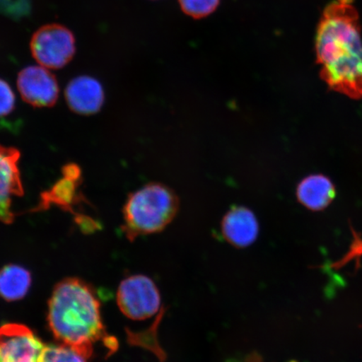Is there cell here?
I'll list each match as a JSON object with an SVG mask.
<instances>
[{
  "label": "cell",
  "instance_id": "cell-15",
  "mask_svg": "<svg viewBox=\"0 0 362 362\" xmlns=\"http://www.w3.org/2000/svg\"><path fill=\"white\" fill-rule=\"evenodd\" d=\"M179 2L187 15L201 19L214 12L219 6L220 0H179Z\"/></svg>",
  "mask_w": 362,
  "mask_h": 362
},
{
  "label": "cell",
  "instance_id": "cell-16",
  "mask_svg": "<svg viewBox=\"0 0 362 362\" xmlns=\"http://www.w3.org/2000/svg\"><path fill=\"white\" fill-rule=\"evenodd\" d=\"M16 96L11 86L0 79V117L10 115L15 108Z\"/></svg>",
  "mask_w": 362,
  "mask_h": 362
},
{
  "label": "cell",
  "instance_id": "cell-5",
  "mask_svg": "<svg viewBox=\"0 0 362 362\" xmlns=\"http://www.w3.org/2000/svg\"><path fill=\"white\" fill-rule=\"evenodd\" d=\"M117 301L122 313L133 320L151 318L161 306L156 284L144 275H133L123 280L117 291Z\"/></svg>",
  "mask_w": 362,
  "mask_h": 362
},
{
  "label": "cell",
  "instance_id": "cell-10",
  "mask_svg": "<svg viewBox=\"0 0 362 362\" xmlns=\"http://www.w3.org/2000/svg\"><path fill=\"white\" fill-rule=\"evenodd\" d=\"M259 230L256 216L245 207L233 208L221 223V232L226 241L238 248L252 245L259 236Z\"/></svg>",
  "mask_w": 362,
  "mask_h": 362
},
{
  "label": "cell",
  "instance_id": "cell-2",
  "mask_svg": "<svg viewBox=\"0 0 362 362\" xmlns=\"http://www.w3.org/2000/svg\"><path fill=\"white\" fill-rule=\"evenodd\" d=\"M47 320L57 341L90 358L102 343L115 353L119 343L104 327L101 303L94 288L83 280L68 278L57 284L48 303Z\"/></svg>",
  "mask_w": 362,
  "mask_h": 362
},
{
  "label": "cell",
  "instance_id": "cell-1",
  "mask_svg": "<svg viewBox=\"0 0 362 362\" xmlns=\"http://www.w3.org/2000/svg\"><path fill=\"white\" fill-rule=\"evenodd\" d=\"M315 52L320 78L329 90L362 98V40L358 13L337 1L325 8L317 30Z\"/></svg>",
  "mask_w": 362,
  "mask_h": 362
},
{
  "label": "cell",
  "instance_id": "cell-3",
  "mask_svg": "<svg viewBox=\"0 0 362 362\" xmlns=\"http://www.w3.org/2000/svg\"><path fill=\"white\" fill-rule=\"evenodd\" d=\"M177 197L161 184H148L130 194L124 206L123 232L129 241L160 233L177 214Z\"/></svg>",
  "mask_w": 362,
  "mask_h": 362
},
{
  "label": "cell",
  "instance_id": "cell-11",
  "mask_svg": "<svg viewBox=\"0 0 362 362\" xmlns=\"http://www.w3.org/2000/svg\"><path fill=\"white\" fill-rule=\"evenodd\" d=\"M297 198L303 206L312 211H322L336 198L334 184L327 176L313 175L303 180L297 188Z\"/></svg>",
  "mask_w": 362,
  "mask_h": 362
},
{
  "label": "cell",
  "instance_id": "cell-14",
  "mask_svg": "<svg viewBox=\"0 0 362 362\" xmlns=\"http://www.w3.org/2000/svg\"><path fill=\"white\" fill-rule=\"evenodd\" d=\"M87 357L65 345H45L38 362H88Z\"/></svg>",
  "mask_w": 362,
  "mask_h": 362
},
{
  "label": "cell",
  "instance_id": "cell-7",
  "mask_svg": "<svg viewBox=\"0 0 362 362\" xmlns=\"http://www.w3.org/2000/svg\"><path fill=\"white\" fill-rule=\"evenodd\" d=\"M18 89L25 102L35 107L55 105L59 96L56 76L42 66L24 68L17 78Z\"/></svg>",
  "mask_w": 362,
  "mask_h": 362
},
{
  "label": "cell",
  "instance_id": "cell-8",
  "mask_svg": "<svg viewBox=\"0 0 362 362\" xmlns=\"http://www.w3.org/2000/svg\"><path fill=\"white\" fill-rule=\"evenodd\" d=\"M18 149L4 147L0 144V221L11 224L15 220L12 211L13 197L24 194Z\"/></svg>",
  "mask_w": 362,
  "mask_h": 362
},
{
  "label": "cell",
  "instance_id": "cell-17",
  "mask_svg": "<svg viewBox=\"0 0 362 362\" xmlns=\"http://www.w3.org/2000/svg\"><path fill=\"white\" fill-rule=\"evenodd\" d=\"M338 1L345 4H351L353 0H338Z\"/></svg>",
  "mask_w": 362,
  "mask_h": 362
},
{
  "label": "cell",
  "instance_id": "cell-9",
  "mask_svg": "<svg viewBox=\"0 0 362 362\" xmlns=\"http://www.w3.org/2000/svg\"><path fill=\"white\" fill-rule=\"evenodd\" d=\"M65 97L70 110L81 115L98 112L104 103L103 86L89 76L72 79L67 85Z\"/></svg>",
  "mask_w": 362,
  "mask_h": 362
},
{
  "label": "cell",
  "instance_id": "cell-6",
  "mask_svg": "<svg viewBox=\"0 0 362 362\" xmlns=\"http://www.w3.org/2000/svg\"><path fill=\"white\" fill-rule=\"evenodd\" d=\"M45 344L24 325L0 327V362H38Z\"/></svg>",
  "mask_w": 362,
  "mask_h": 362
},
{
  "label": "cell",
  "instance_id": "cell-13",
  "mask_svg": "<svg viewBox=\"0 0 362 362\" xmlns=\"http://www.w3.org/2000/svg\"><path fill=\"white\" fill-rule=\"evenodd\" d=\"M30 285V273L21 266L8 264L0 270V297L4 300H22L28 293Z\"/></svg>",
  "mask_w": 362,
  "mask_h": 362
},
{
  "label": "cell",
  "instance_id": "cell-12",
  "mask_svg": "<svg viewBox=\"0 0 362 362\" xmlns=\"http://www.w3.org/2000/svg\"><path fill=\"white\" fill-rule=\"evenodd\" d=\"M81 180L64 176L51 189L42 194L39 205L33 211L45 210L52 205H55L75 215L74 208L81 202V197L78 192Z\"/></svg>",
  "mask_w": 362,
  "mask_h": 362
},
{
  "label": "cell",
  "instance_id": "cell-4",
  "mask_svg": "<svg viewBox=\"0 0 362 362\" xmlns=\"http://www.w3.org/2000/svg\"><path fill=\"white\" fill-rule=\"evenodd\" d=\"M30 51L35 61L47 69L64 67L74 59L76 39L67 27L57 23L45 25L31 37Z\"/></svg>",
  "mask_w": 362,
  "mask_h": 362
}]
</instances>
